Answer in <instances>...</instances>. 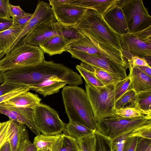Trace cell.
Returning <instances> with one entry per match:
<instances>
[{
    "mask_svg": "<svg viewBox=\"0 0 151 151\" xmlns=\"http://www.w3.org/2000/svg\"><path fill=\"white\" fill-rule=\"evenodd\" d=\"M76 68L80 73L81 76H82L84 79L86 83L97 86H105L90 71L82 67L80 65H77Z\"/></svg>",
    "mask_w": 151,
    "mask_h": 151,
    "instance_id": "cell-32",
    "label": "cell"
},
{
    "mask_svg": "<svg viewBox=\"0 0 151 151\" xmlns=\"http://www.w3.org/2000/svg\"><path fill=\"white\" fill-rule=\"evenodd\" d=\"M24 27L10 28L0 32V47L4 52L0 55V60L4 54L9 49L18 36Z\"/></svg>",
    "mask_w": 151,
    "mask_h": 151,
    "instance_id": "cell-24",
    "label": "cell"
},
{
    "mask_svg": "<svg viewBox=\"0 0 151 151\" xmlns=\"http://www.w3.org/2000/svg\"><path fill=\"white\" fill-rule=\"evenodd\" d=\"M0 113L10 119L27 126L36 135L40 134L34 121L33 109L10 105L4 102L0 104Z\"/></svg>",
    "mask_w": 151,
    "mask_h": 151,
    "instance_id": "cell-12",
    "label": "cell"
},
{
    "mask_svg": "<svg viewBox=\"0 0 151 151\" xmlns=\"http://www.w3.org/2000/svg\"><path fill=\"white\" fill-rule=\"evenodd\" d=\"M115 113L116 115L124 118H132L140 117L151 118V116L145 115L135 107L134 105L133 106H126L116 109Z\"/></svg>",
    "mask_w": 151,
    "mask_h": 151,
    "instance_id": "cell-31",
    "label": "cell"
},
{
    "mask_svg": "<svg viewBox=\"0 0 151 151\" xmlns=\"http://www.w3.org/2000/svg\"><path fill=\"white\" fill-rule=\"evenodd\" d=\"M125 17L129 32L151 26V17L141 0H119L118 3Z\"/></svg>",
    "mask_w": 151,
    "mask_h": 151,
    "instance_id": "cell-8",
    "label": "cell"
},
{
    "mask_svg": "<svg viewBox=\"0 0 151 151\" xmlns=\"http://www.w3.org/2000/svg\"><path fill=\"white\" fill-rule=\"evenodd\" d=\"M137 67L144 73L151 77V68L150 67L138 66Z\"/></svg>",
    "mask_w": 151,
    "mask_h": 151,
    "instance_id": "cell-48",
    "label": "cell"
},
{
    "mask_svg": "<svg viewBox=\"0 0 151 151\" xmlns=\"http://www.w3.org/2000/svg\"><path fill=\"white\" fill-rule=\"evenodd\" d=\"M33 110L35 125L42 134H60L65 130L66 124L59 118L57 111L49 106L40 103Z\"/></svg>",
    "mask_w": 151,
    "mask_h": 151,
    "instance_id": "cell-9",
    "label": "cell"
},
{
    "mask_svg": "<svg viewBox=\"0 0 151 151\" xmlns=\"http://www.w3.org/2000/svg\"><path fill=\"white\" fill-rule=\"evenodd\" d=\"M10 120L11 133L8 142L11 151H22L29 136L26 126L15 121Z\"/></svg>",
    "mask_w": 151,
    "mask_h": 151,
    "instance_id": "cell-16",
    "label": "cell"
},
{
    "mask_svg": "<svg viewBox=\"0 0 151 151\" xmlns=\"http://www.w3.org/2000/svg\"><path fill=\"white\" fill-rule=\"evenodd\" d=\"M66 51L69 52L72 57L79 59L82 62L118 75L123 78L127 76L126 70L129 68L128 66L119 63L109 58L93 55L71 49H67Z\"/></svg>",
    "mask_w": 151,
    "mask_h": 151,
    "instance_id": "cell-11",
    "label": "cell"
},
{
    "mask_svg": "<svg viewBox=\"0 0 151 151\" xmlns=\"http://www.w3.org/2000/svg\"><path fill=\"white\" fill-rule=\"evenodd\" d=\"M131 79L129 74L124 78L118 82L114 87V99L115 102L127 91Z\"/></svg>",
    "mask_w": 151,
    "mask_h": 151,
    "instance_id": "cell-33",
    "label": "cell"
},
{
    "mask_svg": "<svg viewBox=\"0 0 151 151\" xmlns=\"http://www.w3.org/2000/svg\"><path fill=\"white\" fill-rule=\"evenodd\" d=\"M10 3L9 0H0V17L10 18Z\"/></svg>",
    "mask_w": 151,
    "mask_h": 151,
    "instance_id": "cell-42",
    "label": "cell"
},
{
    "mask_svg": "<svg viewBox=\"0 0 151 151\" xmlns=\"http://www.w3.org/2000/svg\"><path fill=\"white\" fill-rule=\"evenodd\" d=\"M38 151H40V150H38Z\"/></svg>",
    "mask_w": 151,
    "mask_h": 151,
    "instance_id": "cell-53",
    "label": "cell"
},
{
    "mask_svg": "<svg viewBox=\"0 0 151 151\" xmlns=\"http://www.w3.org/2000/svg\"><path fill=\"white\" fill-rule=\"evenodd\" d=\"M52 19H55L50 4L43 1H39L31 18L12 45L3 55L2 58L17 45L25 43L29 35L38 26L45 22Z\"/></svg>",
    "mask_w": 151,
    "mask_h": 151,
    "instance_id": "cell-10",
    "label": "cell"
},
{
    "mask_svg": "<svg viewBox=\"0 0 151 151\" xmlns=\"http://www.w3.org/2000/svg\"><path fill=\"white\" fill-rule=\"evenodd\" d=\"M45 60L44 53L39 47L24 43L16 46L0 60V72L33 65Z\"/></svg>",
    "mask_w": 151,
    "mask_h": 151,
    "instance_id": "cell-4",
    "label": "cell"
},
{
    "mask_svg": "<svg viewBox=\"0 0 151 151\" xmlns=\"http://www.w3.org/2000/svg\"><path fill=\"white\" fill-rule=\"evenodd\" d=\"M62 94L69 121L96 129V122L85 91L77 86L70 85L64 87Z\"/></svg>",
    "mask_w": 151,
    "mask_h": 151,
    "instance_id": "cell-3",
    "label": "cell"
},
{
    "mask_svg": "<svg viewBox=\"0 0 151 151\" xmlns=\"http://www.w3.org/2000/svg\"><path fill=\"white\" fill-rule=\"evenodd\" d=\"M79 151V150H77V151Z\"/></svg>",
    "mask_w": 151,
    "mask_h": 151,
    "instance_id": "cell-52",
    "label": "cell"
},
{
    "mask_svg": "<svg viewBox=\"0 0 151 151\" xmlns=\"http://www.w3.org/2000/svg\"><path fill=\"white\" fill-rule=\"evenodd\" d=\"M4 52V51L0 47V55Z\"/></svg>",
    "mask_w": 151,
    "mask_h": 151,
    "instance_id": "cell-51",
    "label": "cell"
},
{
    "mask_svg": "<svg viewBox=\"0 0 151 151\" xmlns=\"http://www.w3.org/2000/svg\"><path fill=\"white\" fill-rule=\"evenodd\" d=\"M78 150L77 140L69 136L65 132L62 134L61 142L57 151H76Z\"/></svg>",
    "mask_w": 151,
    "mask_h": 151,
    "instance_id": "cell-30",
    "label": "cell"
},
{
    "mask_svg": "<svg viewBox=\"0 0 151 151\" xmlns=\"http://www.w3.org/2000/svg\"><path fill=\"white\" fill-rule=\"evenodd\" d=\"M68 45L62 37L57 35L49 39L39 47L44 53L51 56L66 51Z\"/></svg>",
    "mask_w": 151,
    "mask_h": 151,
    "instance_id": "cell-21",
    "label": "cell"
},
{
    "mask_svg": "<svg viewBox=\"0 0 151 151\" xmlns=\"http://www.w3.org/2000/svg\"><path fill=\"white\" fill-rule=\"evenodd\" d=\"M30 90V88L26 86H22L14 89L0 96V104L7 101L14 97Z\"/></svg>",
    "mask_w": 151,
    "mask_h": 151,
    "instance_id": "cell-37",
    "label": "cell"
},
{
    "mask_svg": "<svg viewBox=\"0 0 151 151\" xmlns=\"http://www.w3.org/2000/svg\"><path fill=\"white\" fill-rule=\"evenodd\" d=\"M4 82V76L3 73L0 72V85Z\"/></svg>",
    "mask_w": 151,
    "mask_h": 151,
    "instance_id": "cell-50",
    "label": "cell"
},
{
    "mask_svg": "<svg viewBox=\"0 0 151 151\" xmlns=\"http://www.w3.org/2000/svg\"><path fill=\"white\" fill-rule=\"evenodd\" d=\"M95 151H116L113 140L95 130Z\"/></svg>",
    "mask_w": 151,
    "mask_h": 151,
    "instance_id": "cell-27",
    "label": "cell"
},
{
    "mask_svg": "<svg viewBox=\"0 0 151 151\" xmlns=\"http://www.w3.org/2000/svg\"><path fill=\"white\" fill-rule=\"evenodd\" d=\"M77 141L79 151H95L94 132L91 136L79 139Z\"/></svg>",
    "mask_w": 151,
    "mask_h": 151,
    "instance_id": "cell-34",
    "label": "cell"
},
{
    "mask_svg": "<svg viewBox=\"0 0 151 151\" xmlns=\"http://www.w3.org/2000/svg\"><path fill=\"white\" fill-rule=\"evenodd\" d=\"M23 86H25L19 85L5 81L0 85V96L14 89Z\"/></svg>",
    "mask_w": 151,
    "mask_h": 151,
    "instance_id": "cell-43",
    "label": "cell"
},
{
    "mask_svg": "<svg viewBox=\"0 0 151 151\" xmlns=\"http://www.w3.org/2000/svg\"><path fill=\"white\" fill-rule=\"evenodd\" d=\"M118 3L110 7L103 17L110 27L120 35L129 32V31L122 10Z\"/></svg>",
    "mask_w": 151,
    "mask_h": 151,
    "instance_id": "cell-15",
    "label": "cell"
},
{
    "mask_svg": "<svg viewBox=\"0 0 151 151\" xmlns=\"http://www.w3.org/2000/svg\"><path fill=\"white\" fill-rule=\"evenodd\" d=\"M0 151H11L9 142L7 141L0 149Z\"/></svg>",
    "mask_w": 151,
    "mask_h": 151,
    "instance_id": "cell-49",
    "label": "cell"
},
{
    "mask_svg": "<svg viewBox=\"0 0 151 151\" xmlns=\"http://www.w3.org/2000/svg\"><path fill=\"white\" fill-rule=\"evenodd\" d=\"M95 130L69 121L64 131L68 135L77 140L92 135Z\"/></svg>",
    "mask_w": 151,
    "mask_h": 151,
    "instance_id": "cell-25",
    "label": "cell"
},
{
    "mask_svg": "<svg viewBox=\"0 0 151 151\" xmlns=\"http://www.w3.org/2000/svg\"><path fill=\"white\" fill-rule=\"evenodd\" d=\"M127 135L119 137L113 140V143L116 151H123Z\"/></svg>",
    "mask_w": 151,
    "mask_h": 151,
    "instance_id": "cell-46",
    "label": "cell"
},
{
    "mask_svg": "<svg viewBox=\"0 0 151 151\" xmlns=\"http://www.w3.org/2000/svg\"><path fill=\"white\" fill-rule=\"evenodd\" d=\"M81 66L92 72L105 86H115L123 79L119 76L107 72L103 69L82 62Z\"/></svg>",
    "mask_w": 151,
    "mask_h": 151,
    "instance_id": "cell-23",
    "label": "cell"
},
{
    "mask_svg": "<svg viewBox=\"0 0 151 151\" xmlns=\"http://www.w3.org/2000/svg\"><path fill=\"white\" fill-rule=\"evenodd\" d=\"M9 7L11 16L12 19L22 16L26 13L21 9L19 5L15 6L10 3Z\"/></svg>",
    "mask_w": 151,
    "mask_h": 151,
    "instance_id": "cell-44",
    "label": "cell"
},
{
    "mask_svg": "<svg viewBox=\"0 0 151 151\" xmlns=\"http://www.w3.org/2000/svg\"><path fill=\"white\" fill-rule=\"evenodd\" d=\"M4 82L30 88L54 77L67 84L78 86L83 83L81 76L62 64L45 60L36 65L3 73Z\"/></svg>",
    "mask_w": 151,
    "mask_h": 151,
    "instance_id": "cell-1",
    "label": "cell"
},
{
    "mask_svg": "<svg viewBox=\"0 0 151 151\" xmlns=\"http://www.w3.org/2000/svg\"><path fill=\"white\" fill-rule=\"evenodd\" d=\"M138 137H127L123 147V151H135Z\"/></svg>",
    "mask_w": 151,
    "mask_h": 151,
    "instance_id": "cell-41",
    "label": "cell"
},
{
    "mask_svg": "<svg viewBox=\"0 0 151 151\" xmlns=\"http://www.w3.org/2000/svg\"><path fill=\"white\" fill-rule=\"evenodd\" d=\"M58 23L62 37L69 45L77 40L84 35L74 26H67L63 25L58 22Z\"/></svg>",
    "mask_w": 151,
    "mask_h": 151,
    "instance_id": "cell-28",
    "label": "cell"
},
{
    "mask_svg": "<svg viewBox=\"0 0 151 151\" xmlns=\"http://www.w3.org/2000/svg\"><path fill=\"white\" fill-rule=\"evenodd\" d=\"M57 35L62 37L58 22L52 19L43 23L32 31L27 38L25 43L39 46L49 39Z\"/></svg>",
    "mask_w": 151,
    "mask_h": 151,
    "instance_id": "cell-14",
    "label": "cell"
},
{
    "mask_svg": "<svg viewBox=\"0 0 151 151\" xmlns=\"http://www.w3.org/2000/svg\"><path fill=\"white\" fill-rule=\"evenodd\" d=\"M12 18L0 17V32L11 27L13 24Z\"/></svg>",
    "mask_w": 151,
    "mask_h": 151,
    "instance_id": "cell-45",
    "label": "cell"
},
{
    "mask_svg": "<svg viewBox=\"0 0 151 151\" xmlns=\"http://www.w3.org/2000/svg\"><path fill=\"white\" fill-rule=\"evenodd\" d=\"M150 122L151 118L149 117L127 118L116 115L97 122L96 129L101 134L114 140L127 135L136 129Z\"/></svg>",
    "mask_w": 151,
    "mask_h": 151,
    "instance_id": "cell-6",
    "label": "cell"
},
{
    "mask_svg": "<svg viewBox=\"0 0 151 151\" xmlns=\"http://www.w3.org/2000/svg\"><path fill=\"white\" fill-rule=\"evenodd\" d=\"M119 0H69L68 4L94 10L102 16L112 6L118 4Z\"/></svg>",
    "mask_w": 151,
    "mask_h": 151,
    "instance_id": "cell-20",
    "label": "cell"
},
{
    "mask_svg": "<svg viewBox=\"0 0 151 151\" xmlns=\"http://www.w3.org/2000/svg\"><path fill=\"white\" fill-rule=\"evenodd\" d=\"M33 14L26 12L24 15L13 19L12 26L16 27H24L31 18Z\"/></svg>",
    "mask_w": 151,
    "mask_h": 151,
    "instance_id": "cell-39",
    "label": "cell"
},
{
    "mask_svg": "<svg viewBox=\"0 0 151 151\" xmlns=\"http://www.w3.org/2000/svg\"><path fill=\"white\" fill-rule=\"evenodd\" d=\"M137 96V94L134 90L127 91L115 102L114 109L116 110L126 106H134Z\"/></svg>",
    "mask_w": 151,
    "mask_h": 151,
    "instance_id": "cell-29",
    "label": "cell"
},
{
    "mask_svg": "<svg viewBox=\"0 0 151 151\" xmlns=\"http://www.w3.org/2000/svg\"><path fill=\"white\" fill-rule=\"evenodd\" d=\"M129 75L131 79L128 90H134L137 94L151 91V77L139 69L137 66L129 65Z\"/></svg>",
    "mask_w": 151,
    "mask_h": 151,
    "instance_id": "cell-17",
    "label": "cell"
},
{
    "mask_svg": "<svg viewBox=\"0 0 151 151\" xmlns=\"http://www.w3.org/2000/svg\"><path fill=\"white\" fill-rule=\"evenodd\" d=\"M127 61L129 65L151 67L147 63L145 59L144 58L132 56L127 60Z\"/></svg>",
    "mask_w": 151,
    "mask_h": 151,
    "instance_id": "cell-40",
    "label": "cell"
},
{
    "mask_svg": "<svg viewBox=\"0 0 151 151\" xmlns=\"http://www.w3.org/2000/svg\"><path fill=\"white\" fill-rule=\"evenodd\" d=\"M62 137V134L54 135L40 134L35 137L33 143L38 151H57Z\"/></svg>",
    "mask_w": 151,
    "mask_h": 151,
    "instance_id": "cell-19",
    "label": "cell"
},
{
    "mask_svg": "<svg viewBox=\"0 0 151 151\" xmlns=\"http://www.w3.org/2000/svg\"><path fill=\"white\" fill-rule=\"evenodd\" d=\"M86 92L96 122L114 117V86H97L86 83Z\"/></svg>",
    "mask_w": 151,
    "mask_h": 151,
    "instance_id": "cell-5",
    "label": "cell"
},
{
    "mask_svg": "<svg viewBox=\"0 0 151 151\" xmlns=\"http://www.w3.org/2000/svg\"><path fill=\"white\" fill-rule=\"evenodd\" d=\"M131 137L151 139V122L136 129L127 135V137Z\"/></svg>",
    "mask_w": 151,
    "mask_h": 151,
    "instance_id": "cell-35",
    "label": "cell"
},
{
    "mask_svg": "<svg viewBox=\"0 0 151 151\" xmlns=\"http://www.w3.org/2000/svg\"><path fill=\"white\" fill-rule=\"evenodd\" d=\"M41 100L37 94L28 91L14 97L4 103L17 106L33 109L40 103Z\"/></svg>",
    "mask_w": 151,
    "mask_h": 151,
    "instance_id": "cell-22",
    "label": "cell"
},
{
    "mask_svg": "<svg viewBox=\"0 0 151 151\" xmlns=\"http://www.w3.org/2000/svg\"><path fill=\"white\" fill-rule=\"evenodd\" d=\"M74 26L103 47L113 52H122L119 35L108 25L103 16L96 11L87 9Z\"/></svg>",
    "mask_w": 151,
    "mask_h": 151,
    "instance_id": "cell-2",
    "label": "cell"
},
{
    "mask_svg": "<svg viewBox=\"0 0 151 151\" xmlns=\"http://www.w3.org/2000/svg\"><path fill=\"white\" fill-rule=\"evenodd\" d=\"M135 151H151V139L138 137Z\"/></svg>",
    "mask_w": 151,
    "mask_h": 151,
    "instance_id": "cell-38",
    "label": "cell"
},
{
    "mask_svg": "<svg viewBox=\"0 0 151 151\" xmlns=\"http://www.w3.org/2000/svg\"><path fill=\"white\" fill-rule=\"evenodd\" d=\"M151 91L137 94L134 107L145 115L151 117Z\"/></svg>",
    "mask_w": 151,
    "mask_h": 151,
    "instance_id": "cell-26",
    "label": "cell"
},
{
    "mask_svg": "<svg viewBox=\"0 0 151 151\" xmlns=\"http://www.w3.org/2000/svg\"><path fill=\"white\" fill-rule=\"evenodd\" d=\"M11 133L10 120L0 122V149L8 141Z\"/></svg>",
    "mask_w": 151,
    "mask_h": 151,
    "instance_id": "cell-36",
    "label": "cell"
},
{
    "mask_svg": "<svg viewBox=\"0 0 151 151\" xmlns=\"http://www.w3.org/2000/svg\"><path fill=\"white\" fill-rule=\"evenodd\" d=\"M119 37L122 52H126L130 55L127 60L132 56L145 59L151 58V26L139 31L119 35Z\"/></svg>",
    "mask_w": 151,
    "mask_h": 151,
    "instance_id": "cell-7",
    "label": "cell"
},
{
    "mask_svg": "<svg viewBox=\"0 0 151 151\" xmlns=\"http://www.w3.org/2000/svg\"><path fill=\"white\" fill-rule=\"evenodd\" d=\"M51 6L57 22L67 26H75L77 24L88 9L70 4Z\"/></svg>",
    "mask_w": 151,
    "mask_h": 151,
    "instance_id": "cell-13",
    "label": "cell"
},
{
    "mask_svg": "<svg viewBox=\"0 0 151 151\" xmlns=\"http://www.w3.org/2000/svg\"><path fill=\"white\" fill-rule=\"evenodd\" d=\"M22 151H38V150L33 143L29 139L26 141Z\"/></svg>",
    "mask_w": 151,
    "mask_h": 151,
    "instance_id": "cell-47",
    "label": "cell"
},
{
    "mask_svg": "<svg viewBox=\"0 0 151 151\" xmlns=\"http://www.w3.org/2000/svg\"><path fill=\"white\" fill-rule=\"evenodd\" d=\"M67 83L57 77H54L31 87L30 90L35 91L44 97L58 92Z\"/></svg>",
    "mask_w": 151,
    "mask_h": 151,
    "instance_id": "cell-18",
    "label": "cell"
}]
</instances>
